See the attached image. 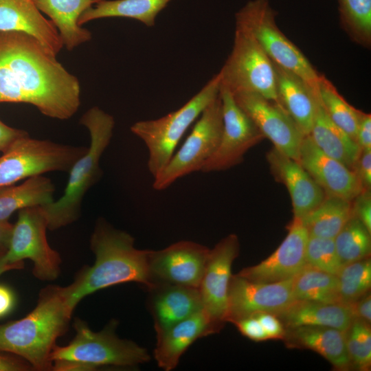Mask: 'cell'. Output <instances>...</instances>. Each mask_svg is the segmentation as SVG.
Wrapping results in <instances>:
<instances>
[{
  "mask_svg": "<svg viewBox=\"0 0 371 371\" xmlns=\"http://www.w3.org/2000/svg\"><path fill=\"white\" fill-rule=\"evenodd\" d=\"M352 215L350 201L326 196L320 204L301 221L308 236L334 238Z\"/></svg>",
  "mask_w": 371,
  "mask_h": 371,
  "instance_id": "30",
  "label": "cell"
},
{
  "mask_svg": "<svg viewBox=\"0 0 371 371\" xmlns=\"http://www.w3.org/2000/svg\"><path fill=\"white\" fill-rule=\"evenodd\" d=\"M238 106L276 149L297 161L304 135L278 103L251 92L233 93Z\"/></svg>",
  "mask_w": 371,
  "mask_h": 371,
  "instance_id": "16",
  "label": "cell"
},
{
  "mask_svg": "<svg viewBox=\"0 0 371 371\" xmlns=\"http://www.w3.org/2000/svg\"><path fill=\"white\" fill-rule=\"evenodd\" d=\"M34 370L23 359L14 355L0 354V371H27Z\"/></svg>",
  "mask_w": 371,
  "mask_h": 371,
  "instance_id": "45",
  "label": "cell"
},
{
  "mask_svg": "<svg viewBox=\"0 0 371 371\" xmlns=\"http://www.w3.org/2000/svg\"><path fill=\"white\" fill-rule=\"evenodd\" d=\"M33 1L38 9L53 23L63 46L67 50H72L91 39V32L78 23L81 14L103 0Z\"/></svg>",
  "mask_w": 371,
  "mask_h": 371,
  "instance_id": "25",
  "label": "cell"
},
{
  "mask_svg": "<svg viewBox=\"0 0 371 371\" xmlns=\"http://www.w3.org/2000/svg\"><path fill=\"white\" fill-rule=\"evenodd\" d=\"M337 278L340 304L348 305L361 297L371 286L370 257L343 265Z\"/></svg>",
  "mask_w": 371,
  "mask_h": 371,
  "instance_id": "34",
  "label": "cell"
},
{
  "mask_svg": "<svg viewBox=\"0 0 371 371\" xmlns=\"http://www.w3.org/2000/svg\"><path fill=\"white\" fill-rule=\"evenodd\" d=\"M87 150L86 146L23 137L0 157V188L49 172H69Z\"/></svg>",
  "mask_w": 371,
  "mask_h": 371,
  "instance_id": "9",
  "label": "cell"
},
{
  "mask_svg": "<svg viewBox=\"0 0 371 371\" xmlns=\"http://www.w3.org/2000/svg\"><path fill=\"white\" fill-rule=\"evenodd\" d=\"M274 64L278 101L304 135H309L317 105L315 87L294 73Z\"/></svg>",
  "mask_w": 371,
  "mask_h": 371,
  "instance_id": "24",
  "label": "cell"
},
{
  "mask_svg": "<svg viewBox=\"0 0 371 371\" xmlns=\"http://www.w3.org/2000/svg\"><path fill=\"white\" fill-rule=\"evenodd\" d=\"M353 170L363 190L371 188V150H361Z\"/></svg>",
  "mask_w": 371,
  "mask_h": 371,
  "instance_id": "41",
  "label": "cell"
},
{
  "mask_svg": "<svg viewBox=\"0 0 371 371\" xmlns=\"http://www.w3.org/2000/svg\"><path fill=\"white\" fill-rule=\"evenodd\" d=\"M346 30L354 41L370 46L371 0H339Z\"/></svg>",
  "mask_w": 371,
  "mask_h": 371,
  "instance_id": "35",
  "label": "cell"
},
{
  "mask_svg": "<svg viewBox=\"0 0 371 371\" xmlns=\"http://www.w3.org/2000/svg\"><path fill=\"white\" fill-rule=\"evenodd\" d=\"M371 232L356 217L352 216L334 238L335 248L343 265L369 258Z\"/></svg>",
  "mask_w": 371,
  "mask_h": 371,
  "instance_id": "33",
  "label": "cell"
},
{
  "mask_svg": "<svg viewBox=\"0 0 371 371\" xmlns=\"http://www.w3.org/2000/svg\"><path fill=\"white\" fill-rule=\"evenodd\" d=\"M172 0H103L85 11L80 25L99 19L124 17L133 19L148 27L155 25L156 17Z\"/></svg>",
  "mask_w": 371,
  "mask_h": 371,
  "instance_id": "29",
  "label": "cell"
},
{
  "mask_svg": "<svg viewBox=\"0 0 371 371\" xmlns=\"http://www.w3.org/2000/svg\"><path fill=\"white\" fill-rule=\"evenodd\" d=\"M219 97L223 116L221 139L215 153L203 165L202 172L223 171L240 164L245 154L265 138L236 103L233 93L222 85Z\"/></svg>",
  "mask_w": 371,
  "mask_h": 371,
  "instance_id": "12",
  "label": "cell"
},
{
  "mask_svg": "<svg viewBox=\"0 0 371 371\" xmlns=\"http://www.w3.org/2000/svg\"><path fill=\"white\" fill-rule=\"evenodd\" d=\"M236 234H229L210 250L198 287L203 310L218 332L226 322L232 265L239 254Z\"/></svg>",
  "mask_w": 371,
  "mask_h": 371,
  "instance_id": "13",
  "label": "cell"
},
{
  "mask_svg": "<svg viewBox=\"0 0 371 371\" xmlns=\"http://www.w3.org/2000/svg\"><path fill=\"white\" fill-rule=\"evenodd\" d=\"M267 159L275 179L289 191L294 218L302 219L324 200V192L298 161L275 147L267 153Z\"/></svg>",
  "mask_w": 371,
  "mask_h": 371,
  "instance_id": "19",
  "label": "cell"
},
{
  "mask_svg": "<svg viewBox=\"0 0 371 371\" xmlns=\"http://www.w3.org/2000/svg\"><path fill=\"white\" fill-rule=\"evenodd\" d=\"M117 323L111 321L99 332L76 319V336L67 346H55L52 354V370H93L104 366L134 367L148 362V351L136 343L119 338L115 333Z\"/></svg>",
  "mask_w": 371,
  "mask_h": 371,
  "instance_id": "5",
  "label": "cell"
},
{
  "mask_svg": "<svg viewBox=\"0 0 371 371\" xmlns=\"http://www.w3.org/2000/svg\"><path fill=\"white\" fill-rule=\"evenodd\" d=\"M5 252L6 251H0V275L8 271L21 269L23 268V262L15 264H10L4 258V254Z\"/></svg>",
  "mask_w": 371,
  "mask_h": 371,
  "instance_id": "48",
  "label": "cell"
},
{
  "mask_svg": "<svg viewBox=\"0 0 371 371\" xmlns=\"http://www.w3.org/2000/svg\"><path fill=\"white\" fill-rule=\"evenodd\" d=\"M308 135L324 153L353 170L361 149L355 141L329 118L317 95L313 123Z\"/></svg>",
  "mask_w": 371,
  "mask_h": 371,
  "instance_id": "27",
  "label": "cell"
},
{
  "mask_svg": "<svg viewBox=\"0 0 371 371\" xmlns=\"http://www.w3.org/2000/svg\"><path fill=\"white\" fill-rule=\"evenodd\" d=\"M232 93L251 92L279 103L273 61L246 30L236 27L232 52L218 72Z\"/></svg>",
  "mask_w": 371,
  "mask_h": 371,
  "instance_id": "8",
  "label": "cell"
},
{
  "mask_svg": "<svg viewBox=\"0 0 371 371\" xmlns=\"http://www.w3.org/2000/svg\"><path fill=\"white\" fill-rule=\"evenodd\" d=\"M210 250L207 247L190 240L178 241L158 251L150 250V289L159 284L198 289Z\"/></svg>",
  "mask_w": 371,
  "mask_h": 371,
  "instance_id": "14",
  "label": "cell"
},
{
  "mask_svg": "<svg viewBox=\"0 0 371 371\" xmlns=\"http://www.w3.org/2000/svg\"><path fill=\"white\" fill-rule=\"evenodd\" d=\"M295 300L340 304L337 276L306 265L293 278Z\"/></svg>",
  "mask_w": 371,
  "mask_h": 371,
  "instance_id": "31",
  "label": "cell"
},
{
  "mask_svg": "<svg viewBox=\"0 0 371 371\" xmlns=\"http://www.w3.org/2000/svg\"><path fill=\"white\" fill-rule=\"evenodd\" d=\"M4 251V249H1V248H0V251Z\"/></svg>",
  "mask_w": 371,
  "mask_h": 371,
  "instance_id": "49",
  "label": "cell"
},
{
  "mask_svg": "<svg viewBox=\"0 0 371 371\" xmlns=\"http://www.w3.org/2000/svg\"><path fill=\"white\" fill-rule=\"evenodd\" d=\"M297 161L326 196L352 201L363 190L355 171L324 153L308 135L303 137Z\"/></svg>",
  "mask_w": 371,
  "mask_h": 371,
  "instance_id": "18",
  "label": "cell"
},
{
  "mask_svg": "<svg viewBox=\"0 0 371 371\" xmlns=\"http://www.w3.org/2000/svg\"><path fill=\"white\" fill-rule=\"evenodd\" d=\"M55 186L43 175L29 177L18 185L0 188V220L8 221L16 211L52 203Z\"/></svg>",
  "mask_w": 371,
  "mask_h": 371,
  "instance_id": "28",
  "label": "cell"
},
{
  "mask_svg": "<svg viewBox=\"0 0 371 371\" xmlns=\"http://www.w3.org/2000/svg\"><path fill=\"white\" fill-rule=\"evenodd\" d=\"M48 221L43 206L19 210L10 244L4 254L10 264L29 259L33 262V274L40 280L52 281L60 272L59 254L48 243L46 232Z\"/></svg>",
  "mask_w": 371,
  "mask_h": 371,
  "instance_id": "11",
  "label": "cell"
},
{
  "mask_svg": "<svg viewBox=\"0 0 371 371\" xmlns=\"http://www.w3.org/2000/svg\"><path fill=\"white\" fill-rule=\"evenodd\" d=\"M306 262L312 267L337 276L343 265L338 256L334 238L308 236Z\"/></svg>",
  "mask_w": 371,
  "mask_h": 371,
  "instance_id": "37",
  "label": "cell"
},
{
  "mask_svg": "<svg viewBox=\"0 0 371 371\" xmlns=\"http://www.w3.org/2000/svg\"><path fill=\"white\" fill-rule=\"evenodd\" d=\"M15 303L16 297L12 290L0 284V318L8 315L13 310Z\"/></svg>",
  "mask_w": 371,
  "mask_h": 371,
  "instance_id": "46",
  "label": "cell"
},
{
  "mask_svg": "<svg viewBox=\"0 0 371 371\" xmlns=\"http://www.w3.org/2000/svg\"><path fill=\"white\" fill-rule=\"evenodd\" d=\"M134 243L131 234L115 229L103 218L98 219L90 240L95 262L80 270L67 286L69 304L74 308L88 295L121 283L134 282L150 289V250L138 249Z\"/></svg>",
  "mask_w": 371,
  "mask_h": 371,
  "instance_id": "2",
  "label": "cell"
},
{
  "mask_svg": "<svg viewBox=\"0 0 371 371\" xmlns=\"http://www.w3.org/2000/svg\"><path fill=\"white\" fill-rule=\"evenodd\" d=\"M147 306L156 333L203 309L197 288L159 284L148 290Z\"/></svg>",
  "mask_w": 371,
  "mask_h": 371,
  "instance_id": "22",
  "label": "cell"
},
{
  "mask_svg": "<svg viewBox=\"0 0 371 371\" xmlns=\"http://www.w3.org/2000/svg\"><path fill=\"white\" fill-rule=\"evenodd\" d=\"M357 142L361 150H371V115L363 113L357 128Z\"/></svg>",
  "mask_w": 371,
  "mask_h": 371,
  "instance_id": "44",
  "label": "cell"
},
{
  "mask_svg": "<svg viewBox=\"0 0 371 371\" xmlns=\"http://www.w3.org/2000/svg\"><path fill=\"white\" fill-rule=\"evenodd\" d=\"M220 85L218 73L177 110L158 119L136 122L131 126V131L148 149L147 166L153 178L168 163L186 131L218 97Z\"/></svg>",
  "mask_w": 371,
  "mask_h": 371,
  "instance_id": "6",
  "label": "cell"
},
{
  "mask_svg": "<svg viewBox=\"0 0 371 371\" xmlns=\"http://www.w3.org/2000/svg\"><path fill=\"white\" fill-rule=\"evenodd\" d=\"M226 322L258 313L277 315L295 301L293 278L277 282H257L232 275L228 288Z\"/></svg>",
  "mask_w": 371,
  "mask_h": 371,
  "instance_id": "15",
  "label": "cell"
},
{
  "mask_svg": "<svg viewBox=\"0 0 371 371\" xmlns=\"http://www.w3.org/2000/svg\"><path fill=\"white\" fill-rule=\"evenodd\" d=\"M346 344L352 368L370 370L371 366L370 324L354 318L346 331Z\"/></svg>",
  "mask_w": 371,
  "mask_h": 371,
  "instance_id": "36",
  "label": "cell"
},
{
  "mask_svg": "<svg viewBox=\"0 0 371 371\" xmlns=\"http://www.w3.org/2000/svg\"><path fill=\"white\" fill-rule=\"evenodd\" d=\"M25 103L65 120L80 105L78 79L35 38L0 32V103Z\"/></svg>",
  "mask_w": 371,
  "mask_h": 371,
  "instance_id": "1",
  "label": "cell"
},
{
  "mask_svg": "<svg viewBox=\"0 0 371 371\" xmlns=\"http://www.w3.org/2000/svg\"><path fill=\"white\" fill-rule=\"evenodd\" d=\"M267 333L269 339L283 340L286 329L278 317L271 313H258L254 315Z\"/></svg>",
  "mask_w": 371,
  "mask_h": 371,
  "instance_id": "40",
  "label": "cell"
},
{
  "mask_svg": "<svg viewBox=\"0 0 371 371\" xmlns=\"http://www.w3.org/2000/svg\"><path fill=\"white\" fill-rule=\"evenodd\" d=\"M197 120L182 145L175 152L164 168L153 178V188L155 190H165L177 179L201 171L205 163L215 153L223 131L219 93Z\"/></svg>",
  "mask_w": 371,
  "mask_h": 371,
  "instance_id": "10",
  "label": "cell"
},
{
  "mask_svg": "<svg viewBox=\"0 0 371 371\" xmlns=\"http://www.w3.org/2000/svg\"><path fill=\"white\" fill-rule=\"evenodd\" d=\"M218 333L205 311L192 315L156 333L154 358L165 371L174 370L187 349L197 339Z\"/></svg>",
  "mask_w": 371,
  "mask_h": 371,
  "instance_id": "20",
  "label": "cell"
},
{
  "mask_svg": "<svg viewBox=\"0 0 371 371\" xmlns=\"http://www.w3.org/2000/svg\"><path fill=\"white\" fill-rule=\"evenodd\" d=\"M236 27L251 34L275 64L316 87L321 74L279 29L267 0L248 2L236 14Z\"/></svg>",
  "mask_w": 371,
  "mask_h": 371,
  "instance_id": "7",
  "label": "cell"
},
{
  "mask_svg": "<svg viewBox=\"0 0 371 371\" xmlns=\"http://www.w3.org/2000/svg\"><path fill=\"white\" fill-rule=\"evenodd\" d=\"M308 234L301 219L294 218L286 238L268 258L242 269L238 276L257 282H277L293 278L306 265Z\"/></svg>",
  "mask_w": 371,
  "mask_h": 371,
  "instance_id": "17",
  "label": "cell"
},
{
  "mask_svg": "<svg viewBox=\"0 0 371 371\" xmlns=\"http://www.w3.org/2000/svg\"><path fill=\"white\" fill-rule=\"evenodd\" d=\"M80 124L89 133V146L69 169L63 194L57 201L43 206L50 230L65 227L79 218L85 194L102 175L100 160L112 138L114 118L99 107L94 106L82 115Z\"/></svg>",
  "mask_w": 371,
  "mask_h": 371,
  "instance_id": "4",
  "label": "cell"
},
{
  "mask_svg": "<svg viewBox=\"0 0 371 371\" xmlns=\"http://www.w3.org/2000/svg\"><path fill=\"white\" fill-rule=\"evenodd\" d=\"M285 328L301 326H325L346 331L354 319L349 307L342 304L295 300L276 315Z\"/></svg>",
  "mask_w": 371,
  "mask_h": 371,
  "instance_id": "26",
  "label": "cell"
},
{
  "mask_svg": "<svg viewBox=\"0 0 371 371\" xmlns=\"http://www.w3.org/2000/svg\"><path fill=\"white\" fill-rule=\"evenodd\" d=\"M285 329L283 341L286 347L316 352L338 370L346 371L352 368L346 344V331L313 326Z\"/></svg>",
  "mask_w": 371,
  "mask_h": 371,
  "instance_id": "23",
  "label": "cell"
},
{
  "mask_svg": "<svg viewBox=\"0 0 371 371\" xmlns=\"http://www.w3.org/2000/svg\"><path fill=\"white\" fill-rule=\"evenodd\" d=\"M28 135L25 131L11 127L0 119V152H5L19 139Z\"/></svg>",
  "mask_w": 371,
  "mask_h": 371,
  "instance_id": "42",
  "label": "cell"
},
{
  "mask_svg": "<svg viewBox=\"0 0 371 371\" xmlns=\"http://www.w3.org/2000/svg\"><path fill=\"white\" fill-rule=\"evenodd\" d=\"M245 337L254 341L269 339L263 327L254 315L243 317L232 322Z\"/></svg>",
  "mask_w": 371,
  "mask_h": 371,
  "instance_id": "39",
  "label": "cell"
},
{
  "mask_svg": "<svg viewBox=\"0 0 371 371\" xmlns=\"http://www.w3.org/2000/svg\"><path fill=\"white\" fill-rule=\"evenodd\" d=\"M74 310L67 286L45 287L25 317L0 325V352L23 359L34 370H52V352L66 332Z\"/></svg>",
  "mask_w": 371,
  "mask_h": 371,
  "instance_id": "3",
  "label": "cell"
},
{
  "mask_svg": "<svg viewBox=\"0 0 371 371\" xmlns=\"http://www.w3.org/2000/svg\"><path fill=\"white\" fill-rule=\"evenodd\" d=\"M346 306L349 307L354 318L361 319L370 324L371 296L370 293Z\"/></svg>",
  "mask_w": 371,
  "mask_h": 371,
  "instance_id": "43",
  "label": "cell"
},
{
  "mask_svg": "<svg viewBox=\"0 0 371 371\" xmlns=\"http://www.w3.org/2000/svg\"><path fill=\"white\" fill-rule=\"evenodd\" d=\"M0 32L28 34L56 56L64 47L53 23L43 15L33 0H0Z\"/></svg>",
  "mask_w": 371,
  "mask_h": 371,
  "instance_id": "21",
  "label": "cell"
},
{
  "mask_svg": "<svg viewBox=\"0 0 371 371\" xmlns=\"http://www.w3.org/2000/svg\"><path fill=\"white\" fill-rule=\"evenodd\" d=\"M13 226L8 221L0 220V248L8 249L12 233Z\"/></svg>",
  "mask_w": 371,
  "mask_h": 371,
  "instance_id": "47",
  "label": "cell"
},
{
  "mask_svg": "<svg viewBox=\"0 0 371 371\" xmlns=\"http://www.w3.org/2000/svg\"><path fill=\"white\" fill-rule=\"evenodd\" d=\"M352 216L371 232V192L362 190L351 201Z\"/></svg>",
  "mask_w": 371,
  "mask_h": 371,
  "instance_id": "38",
  "label": "cell"
},
{
  "mask_svg": "<svg viewBox=\"0 0 371 371\" xmlns=\"http://www.w3.org/2000/svg\"><path fill=\"white\" fill-rule=\"evenodd\" d=\"M315 90L319 102L329 118L357 142V128L363 112L350 105L322 74Z\"/></svg>",
  "mask_w": 371,
  "mask_h": 371,
  "instance_id": "32",
  "label": "cell"
}]
</instances>
